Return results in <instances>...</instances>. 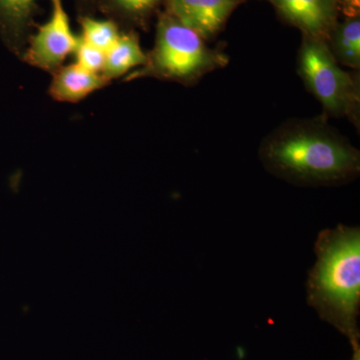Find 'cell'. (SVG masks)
Wrapping results in <instances>:
<instances>
[{
	"instance_id": "cell-1",
	"label": "cell",
	"mask_w": 360,
	"mask_h": 360,
	"mask_svg": "<svg viewBox=\"0 0 360 360\" xmlns=\"http://www.w3.org/2000/svg\"><path fill=\"white\" fill-rule=\"evenodd\" d=\"M259 158L274 176L300 186H335L360 174V153L322 120H295L262 141Z\"/></svg>"
},
{
	"instance_id": "cell-2",
	"label": "cell",
	"mask_w": 360,
	"mask_h": 360,
	"mask_svg": "<svg viewBox=\"0 0 360 360\" xmlns=\"http://www.w3.org/2000/svg\"><path fill=\"white\" fill-rule=\"evenodd\" d=\"M316 262L307 272V302L323 321L357 345L360 307V227L340 224L319 232Z\"/></svg>"
},
{
	"instance_id": "cell-3",
	"label": "cell",
	"mask_w": 360,
	"mask_h": 360,
	"mask_svg": "<svg viewBox=\"0 0 360 360\" xmlns=\"http://www.w3.org/2000/svg\"><path fill=\"white\" fill-rule=\"evenodd\" d=\"M227 61L200 35L163 11L158 14L155 45L146 53V63L127 75L124 82L156 78L187 85L226 65Z\"/></svg>"
},
{
	"instance_id": "cell-4",
	"label": "cell",
	"mask_w": 360,
	"mask_h": 360,
	"mask_svg": "<svg viewBox=\"0 0 360 360\" xmlns=\"http://www.w3.org/2000/svg\"><path fill=\"white\" fill-rule=\"evenodd\" d=\"M298 68L307 89L326 113L341 117L354 112L359 103L356 80L340 68L326 40L303 37Z\"/></svg>"
},
{
	"instance_id": "cell-5",
	"label": "cell",
	"mask_w": 360,
	"mask_h": 360,
	"mask_svg": "<svg viewBox=\"0 0 360 360\" xmlns=\"http://www.w3.org/2000/svg\"><path fill=\"white\" fill-rule=\"evenodd\" d=\"M49 1L51 15L44 25L35 26L37 30L28 39L20 59L28 65L52 75L73 56L79 44V37L72 32L65 0Z\"/></svg>"
},
{
	"instance_id": "cell-6",
	"label": "cell",
	"mask_w": 360,
	"mask_h": 360,
	"mask_svg": "<svg viewBox=\"0 0 360 360\" xmlns=\"http://www.w3.org/2000/svg\"><path fill=\"white\" fill-rule=\"evenodd\" d=\"M245 0H165V13L205 40L224 28L234 9Z\"/></svg>"
},
{
	"instance_id": "cell-7",
	"label": "cell",
	"mask_w": 360,
	"mask_h": 360,
	"mask_svg": "<svg viewBox=\"0 0 360 360\" xmlns=\"http://www.w3.org/2000/svg\"><path fill=\"white\" fill-rule=\"evenodd\" d=\"M286 22L302 30L303 37L326 40L338 23V0H269Z\"/></svg>"
},
{
	"instance_id": "cell-8",
	"label": "cell",
	"mask_w": 360,
	"mask_h": 360,
	"mask_svg": "<svg viewBox=\"0 0 360 360\" xmlns=\"http://www.w3.org/2000/svg\"><path fill=\"white\" fill-rule=\"evenodd\" d=\"M40 13L37 0H0V39L21 58Z\"/></svg>"
},
{
	"instance_id": "cell-9",
	"label": "cell",
	"mask_w": 360,
	"mask_h": 360,
	"mask_svg": "<svg viewBox=\"0 0 360 360\" xmlns=\"http://www.w3.org/2000/svg\"><path fill=\"white\" fill-rule=\"evenodd\" d=\"M51 75L49 94L58 103H79L110 84L101 73L85 70L75 63L61 66Z\"/></svg>"
},
{
	"instance_id": "cell-10",
	"label": "cell",
	"mask_w": 360,
	"mask_h": 360,
	"mask_svg": "<svg viewBox=\"0 0 360 360\" xmlns=\"http://www.w3.org/2000/svg\"><path fill=\"white\" fill-rule=\"evenodd\" d=\"M165 0H96L97 13L115 21L122 30H146Z\"/></svg>"
},
{
	"instance_id": "cell-11",
	"label": "cell",
	"mask_w": 360,
	"mask_h": 360,
	"mask_svg": "<svg viewBox=\"0 0 360 360\" xmlns=\"http://www.w3.org/2000/svg\"><path fill=\"white\" fill-rule=\"evenodd\" d=\"M146 53L142 51L139 35L135 30H122L115 44L105 52L101 75L108 82L127 77L146 63Z\"/></svg>"
},
{
	"instance_id": "cell-12",
	"label": "cell",
	"mask_w": 360,
	"mask_h": 360,
	"mask_svg": "<svg viewBox=\"0 0 360 360\" xmlns=\"http://www.w3.org/2000/svg\"><path fill=\"white\" fill-rule=\"evenodd\" d=\"M329 49L336 61L341 65L359 70L360 66L359 16H348L336 23L328 40Z\"/></svg>"
},
{
	"instance_id": "cell-13",
	"label": "cell",
	"mask_w": 360,
	"mask_h": 360,
	"mask_svg": "<svg viewBox=\"0 0 360 360\" xmlns=\"http://www.w3.org/2000/svg\"><path fill=\"white\" fill-rule=\"evenodd\" d=\"M77 22L80 27L79 39L104 52L115 44L122 33L120 26L108 18L99 20L96 16H77Z\"/></svg>"
},
{
	"instance_id": "cell-14",
	"label": "cell",
	"mask_w": 360,
	"mask_h": 360,
	"mask_svg": "<svg viewBox=\"0 0 360 360\" xmlns=\"http://www.w3.org/2000/svg\"><path fill=\"white\" fill-rule=\"evenodd\" d=\"M72 56L75 58V63L85 70L96 73H101L103 70L105 52L85 44L80 39Z\"/></svg>"
},
{
	"instance_id": "cell-15",
	"label": "cell",
	"mask_w": 360,
	"mask_h": 360,
	"mask_svg": "<svg viewBox=\"0 0 360 360\" xmlns=\"http://www.w3.org/2000/svg\"><path fill=\"white\" fill-rule=\"evenodd\" d=\"M77 16H96V0H73Z\"/></svg>"
},
{
	"instance_id": "cell-16",
	"label": "cell",
	"mask_w": 360,
	"mask_h": 360,
	"mask_svg": "<svg viewBox=\"0 0 360 360\" xmlns=\"http://www.w3.org/2000/svg\"><path fill=\"white\" fill-rule=\"evenodd\" d=\"M340 7L342 6L343 11L348 16H357L359 13L360 0H338Z\"/></svg>"
},
{
	"instance_id": "cell-17",
	"label": "cell",
	"mask_w": 360,
	"mask_h": 360,
	"mask_svg": "<svg viewBox=\"0 0 360 360\" xmlns=\"http://www.w3.org/2000/svg\"><path fill=\"white\" fill-rule=\"evenodd\" d=\"M352 360H360L359 348V347H354V354Z\"/></svg>"
}]
</instances>
